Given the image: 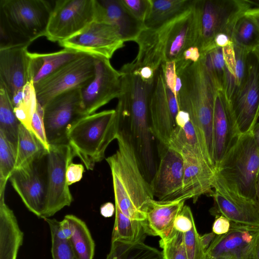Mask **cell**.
<instances>
[{
    "instance_id": "30",
    "label": "cell",
    "mask_w": 259,
    "mask_h": 259,
    "mask_svg": "<svg viewBox=\"0 0 259 259\" xmlns=\"http://www.w3.org/2000/svg\"><path fill=\"white\" fill-rule=\"evenodd\" d=\"M194 0H150L144 22L146 28L159 27L191 7Z\"/></svg>"
},
{
    "instance_id": "33",
    "label": "cell",
    "mask_w": 259,
    "mask_h": 259,
    "mask_svg": "<svg viewBox=\"0 0 259 259\" xmlns=\"http://www.w3.org/2000/svg\"><path fill=\"white\" fill-rule=\"evenodd\" d=\"M67 219L72 228L69 239L78 259H93L95 244L85 223L75 215L67 214Z\"/></svg>"
},
{
    "instance_id": "1",
    "label": "cell",
    "mask_w": 259,
    "mask_h": 259,
    "mask_svg": "<svg viewBox=\"0 0 259 259\" xmlns=\"http://www.w3.org/2000/svg\"><path fill=\"white\" fill-rule=\"evenodd\" d=\"M116 140L117 149L105 159L111 170L115 204L128 218L144 221L148 204L154 199L150 183L143 173L128 131L121 127Z\"/></svg>"
},
{
    "instance_id": "13",
    "label": "cell",
    "mask_w": 259,
    "mask_h": 259,
    "mask_svg": "<svg viewBox=\"0 0 259 259\" xmlns=\"http://www.w3.org/2000/svg\"><path fill=\"white\" fill-rule=\"evenodd\" d=\"M124 43L116 27L97 20L76 35L58 42L64 48L108 60Z\"/></svg>"
},
{
    "instance_id": "51",
    "label": "cell",
    "mask_w": 259,
    "mask_h": 259,
    "mask_svg": "<svg viewBox=\"0 0 259 259\" xmlns=\"http://www.w3.org/2000/svg\"><path fill=\"white\" fill-rule=\"evenodd\" d=\"M216 235L213 232H211L200 236L201 244L205 253Z\"/></svg>"
},
{
    "instance_id": "50",
    "label": "cell",
    "mask_w": 259,
    "mask_h": 259,
    "mask_svg": "<svg viewBox=\"0 0 259 259\" xmlns=\"http://www.w3.org/2000/svg\"><path fill=\"white\" fill-rule=\"evenodd\" d=\"M128 64L130 65V63ZM130 66L134 71L138 74L143 79L146 81L153 80L155 72L151 68L144 66L137 69H134L131 65Z\"/></svg>"
},
{
    "instance_id": "16",
    "label": "cell",
    "mask_w": 259,
    "mask_h": 259,
    "mask_svg": "<svg viewBox=\"0 0 259 259\" xmlns=\"http://www.w3.org/2000/svg\"><path fill=\"white\" fill-rule=\"evenodd\" d=\"M45 156L16 168L9 179L11 185L27 208L42 219L45 209L47 188L46 171L43 172L41 161Z\"/></svg>"
},
{
    "instance_id": "12",
    "label": "cell",
    "mask_w": 259,
    "mask_h": 259,
    "mask_svg": "<svg viewBox=\"0 0 259 259\" xmlns=\"http://www.w3.org/2000/svg\"><path fill=\"white\" fill-rule=\"evenodd\" d=\"M81 89L75 88L64 92L42 107L47 138L50 145L68 144L67 130L74 121L83 116Z\"/></svg>"
},
{
    "instance_id": "2",
    "label": "cell",
    "mask_w": 259,
    "mask_h": 259,
    "mask_svg": "<svg viewBox=\"0 0 259 259\" xmlns=\"http://www.w3.org/2000/svg\"><path fill=\"white\" fill-rule=\"evenodd\" d=\"M119 72L121 93L117 98V105L123 117L127 120L128 131L143 173L147 180H151L156 170L149 113L153 80L143 79L128 63L123 65Z\"/></svg>"
},
{
    "instance_id": "14",
    "label": "cell",
    "mask_w": 259,
    "mask_h": 259,
    "mask_svg": "<svg viewBox=\"0 0 259 259\" xmlns=\"http://www.w3.org/2000/svg\"><path fill=\"white\" fill-rule=\"evenodd\" d=\"M95 73L93 79L81 89L83 116L96 113L100 108L121 93V74L109 60L95 57Z\"/></svg>"
},
{
    "instance_id": "32",
    "label": "cell",
    "mask_w": 259,
    "mask_h": 259,
    "mask_svg": "<svg viewBox=\"0 0 259 259\" xmlns=\"http://www.w3.org/2000/svg\"><path fill=\"white\" fill-rule=\"evenodd\" d=\"M115 206V218L111 241H119L127 243L143 242L147 234L143 221L132 220L125 215Z\"/></svg>"
},
{
    "instance_id": "35",
    "label": "cell",
    "mask_w": 259,
    "mask_h": 259,
    "mask_svg": "<svg viewBox=\"0 0 259 259\" xmlns=\"http://www.w3.org/2000/svg\"><path fill=\"white\" fill-rule=\"evenodd\" d=\"M232 41L249 53L252 52L259 45V28L246 13L236 22L232 31Z\"/></svg>"
},
{
    "instance_id": "21",
    "label": "cell",
    "mask_w": 259,
    "mask_h": 259,
    "mask_svg": "<svg viewBox=\"0 0 259 259\" xmlns=\"http://www.w3.org/2000/svg\"><path fill=\"white\" fill-rule=\"evenodd\" d=\"M28 46L0 50V85L11 100L31 81Z\"/></svg>"
},
{
    "instance_id": "36",
    "label": "cell",
    "mask_w": 259,
    "mask_h": 259,
    "mask_svg": "<svg viewBox=\"0 0 259 259\" xmlns=\"http://www.w3.org/2000/svg\"><path fill=\"white\" fill-rule=\"evenodd\" d=\"M20 123L7 92L0 85V131L16 146Z\"/></svg>"
},
{
    "instance_id": "6",
    "label": "cell",
    "mask_w": 259,
    "mask_h": 259,
    "mask_svg": "<svg viewBox=\"0 0 259 259\" xmlns=\"http://www.w3.org/2000/svg\"><path fill=\"white\" fill-rule=\"evenodd\" d=\"M258 171L259 149L250 131L240 135L214 173L230 190L254 201Z\"/></svg>"
},
{
    "instance_id": "8",
    "label": "cell",
    "mask_w": 259,
    "mask_h": 259,
    "mask_svg": "<svg viewBox=\"0 0 259 259\" xmlns=\"http://www.w3.org/2000/svg\"><path fill=\"white\" fill-rule=\"evenodd\" d=\"M193 4L183 13L154 28L151 33L152 45L164 63L182 60L185 51L196 47L197 19Z\"/></svg>"
},
{
    "instance_id": "3",
    "label": "cell",
    "mask_w": 259,
    "mask_h": 259,
    "mask_svg": "<svg viewBox=\"0 0 259 259\" xmlns=\"http://www.w3.org/2000/svg\"><path fill=\"white\" fill-rule=\"evenodd\" d=\"M176 74L181 81V87L177 95L179 110L188 113L213 164L212 126L218 91L206 72L201 57L197 62L189 64Z\"/></svg>"
},
{
    "instance_id": "53",
    "label": "cell",
    "mask_w": 259,
    "mask_h": 259,
    "mask_svg": "<svg viewBox=\"0 0 259 259\" xmlns=\"http://www.w3.org/2000/svg\"><path fill=\"white\" fill-rule=\"evenodd\" d=\"M245 13L254 20L259 28V7L250 8Z\"/></svg>"
},
{
    "instance_id": "20",
    "label": "cell",
    "mask_w": 259,
    "mask_h": 259,
    "mask_svg": "<svg viewBox=\"0 0 259 259\" xmlns=\"http://www.w3.org/2000/svg\"><path fill=\"white\" fill-rule=\"evenodd\" d=\"M166 85L162 66L155 72L149 101L150 131L160 144L168 146L176 126L167 98Z\"/></svg>"
},
{
    "instance_id": "47",
    "label": "cell",
    "mask_w": 259,
    "mask_h": 259,
    "mask_svg": "<svg viewBox=\"0 0 259 259\" xmlns=\"http://www.w3.org/2000/svg\"><path fill=\"white\" fill-rule=\"evenodd\" d=\"M84 171V167L82 164L70 163L66 170V181L68 185L69 186L80 181Z\"/></svg>"
},
{
    "instance_id": "34",
    "label": "cell",
    "mask_w": 259,
    "mask_h": 259,
    "mask_svg": "<svg viewBox=\"0 0 259 259\" xmlns=\"http://www.w3.org/2000/svg\"><path fill=\"white\" fill-rule=\"evenodd\" d=\"M106 259H163V256L162 251L143 242L127 243L113 241Z\"/></svg>"
},
{
    "instance_id": "5",
    "label": "cell",
    "mask_w": 259,
    "mask_h": 259,
    "mask_svg": "<svg viewBox=\"0 0 259 259\" xmlns=\"http://www.w3.org/2000/svg\"><path fill=\"white\" fill-rule=\"evenodd\" d=\"M53 6L45 0H1L0 50L45 36Z\"/></svg>"
},
{
    "instance_id": "43",
    "label": "cell",
    "mask_w": 259,
    "mask_h": 259,
    "mask_svg": "<svg viewBox=\"0 0 259 259\" xmlns=\"http://www.w3.org/2000/svg\"><path fill=\"white\" fill-rule=\"evenodd\" d=\"M31 131L46 149L48 151L50 145L47 140L44 121L43 108L38 103L32 119Z\"/></svg>"
},
{
    "instance_id": "25",
    "label": "cell",
    "mask_w": 259,
    "mask_h": 259,
    "mask_svg": "<svg viewBox=\"0 0 259 259\" xmlns=\"http://www.w3.org/2000/svg\"><path fill=\"white\" fill-rule=\"evenodd\" d=\"M185 201L151 200L147 207L146 220L143 221L147 235L159 236L161 239L169 235L174 230L175 218Z\"/></svg>"
},
{
    "instance_id": "37",
    "label": "cell",
    "mask_w": 259,
    "mask_h": 259,
    "mask_svg": "<svg viewBox=\"0 0 259 259\" xmlns=\"http://www.w3.org/2000/svg\"><path fill=\"white\" fill-rule=\"evenodd\" d=\"M206 72L218 91L224 92L225 63L222 48L216 47L201 55Z\"/></svg>"
},
{
    "instance_id": "56",
    "label": "cell",
    "mask_w": 259,
    "mask_h": 259,
    "mask_svg": "<svg viewBox=\"0 0 259 259\" xmlns=\"http://www.w3.org/2000/svg\"><path fill=\"white\" fill-rule=\"evenodd\" d=\"M253 259H259V234L257 238L253 252Z\"/></svg>"
},
{
    "instance_id": "19",
    "label": "cell",
    "mask_w": 259,
    "mask_h": 259,
    "mask_svg": "<svg viewBox=\"0 0 259 259\" xmlns=\"http://www.w3.org/2000/svg\"><path fill=\"white\" fill-rule=\"evenodd\" d=\"M214 191L210 195L215 207L212 214L222 215L231 222L259 227V210L254 201L243 198L230 190L214 173Z\"/></svg>"
},
{
    "instance_id": "27",
    "label": "cell",
    "mask_w": 259,
    "mask_h": 259,
    "mask_svg": "<svg viewBox=\"0 0 259 259\" xmlns=\"http://www.w3.org/2000/svg\"><path fill=\"white\" fill-rule=\"evenodd\" d=\"M85 54L69 49L49 53L29 52V74L33 85Z\"/></svg>"
},
{
    "instance_id": "58",
    "label": "cell",
    "mask_w": 259,
    "mask_h": 259,
    "mask_svg": "<svg viewBox=\"0 0 259 259\" xmlns=\"http://www.w3.org/2000/svg\"><path fill=\"white\" fill-rule=\"evenodd\" d=\"M250 2L252 5H256L259 7V0L250 1Z\"/></svg>"
},
{
    "instance_id": "9",
    "label": "cell",
    "mask_w": 259,
    "mask_h": 259,
    "mask_svg": "<svg viewBox=\"0 0 259 259\" xmlns=\"http://www.w3.org/2000/svg\"><path fill=\"white\" fill-rule=\"evenodd\" d=\"M75 157L68 144L51 145L46 155V198L44 219L49 218L73 201L66 170Z\"/></svg>"
},
{
    "instance_id": "10",
    "label": "cell",
    "mask_w": 259,
    "mask_h": 259,
    "mask_svg": "<svg viewBox=\"0 0 259 259\" xmlns=\"http://www.w3.org/2000/svg\"><path fill=\"white\" fill-rule=\"evenodd\" d=\"M95 59L84 54L34 84L37 103L43 107L64 92L85 87L95 75Z\"/></svg>"
},
{
    "instance_id": "17",
    "label": "cell",
    "mask_w": 259,
    "mask_h": 259,
    "mask_svg": "<svg viewBox=\"0 0 259 259\" xmlns=\"http://www.w3.org/2000/svg\"><path fill=\"white\" fill-rule=\"evenodd\" d=\"M159 162L150 182L154 197L159 201H177L182 190L184 160L182 154L161 144Z\"/></svg>"
},
{
    "instance_id": "7",
    "label": "cell",
    "mask_w": 259,
    "mask_h": 259,
    "mask_svg": "<svg viewBox=\"0 0 259 259\" xmlns=\"http://www.w3.org/2000/svg\"><path fill=\"white\" fill-rule=\"evenodd\" d=\"M251 5L249 0H194L197 32L196 47L201 55L215 48L214 40L219 34L228 35L232 40L236 22Z\"/></svg>"
},
{
    "instance_id": "54",
    "label": "cell",
    "mask_w": 259,
    "mask_h": 259,
    "mask_svg": "<svg viewBox=\"0 0 259 259\" xmlns=\"http://www.w3.org/2000/svg\"><path fill=\"white\" fill-rule=\"evenodd\" d=\"M254 140L259 149V123H256L251 130Z\"/></svg>"
},
{
    "instance_id": "55",
    "label": "cell",
    "mask_w": 259,
    "mask_h": 259,
    "mask_svg": "<svg viewBox=\"0 0 259 259\" xmlns=\"http://www.w3.org/2000/svg\"><path fill=\"white\" fill-rule=\"evenodd\" d=\"M254 202L259 210V171L258 172L255 188V198Z\"/></svg>"
},
{
    "instance_id": "39",
    "label": "cell",
    "mask_w": 259,
    "mask_h": 259,
    "mask_svg": "<svg viewBox=\"0 0 259 259\" xmlns=\"http://www.w3.org/2000/svg\"><path fill=\"white\" fill-rule=\"evenodd\" d=\"M33 83L30 82L24 89L23 95L14 106L15 115L20 123L31 131V123L37 106Z\"/></svg>"
},
{
    "instance_id": "31",
    "label": "cell",
    "mask_w": 259,
    "mask_h": 259,
    "mask_svg": "<svg viewBox=\"0 0 259 259\" xmlns=\"http://www.w3.org/2000/svg\"><path fill=\"white\" fill-rule=\"evenodd\" d=\"M16 149L15 169L43 158L48 152L35 135L21 123L19 125Z\"/></svg>"
},
{
    "instance_id": "59",
    "label": "cell",
    "mask_w": 259,
    "mask_h": 259,
    "mask_svg": "<svg viewBox=\"0 0 259 259\" xmlns=\"http://www.w3.org/2000/svg\"><path fill=\"white\" fill-rule=\"evenodd\" d=\"M205 259H210V258H208V257H207L206 256V258H205Z\"/></svg>"
},
{
    "instance_id": "44",
    "label": "cell",
    "mask_w": 259,
    "mask_h": 259,
    "mask_svg": "<svg viewBox=\"0 0 259 259\" xmlns=\"http://www.w3.org/2000/svg\"><path fill=\"white\" fill-rule=\"evenodd\" d=\"M194 225L190 207L184 205L175 218L174 223V229L178 232L185 233L190 231Z\"/></svg>"
},
{
    "instance_id": "28",
    "label": "cell",
    "mask_w": 259,
    "mask_h": 259,
    "mask_svg": "<svg viewBox=\"0 0 259 259\" xmlns=\"http://www.w3.org/2000/svg\"><path fill=\"white\" fill-rule=\"evenodd\" d=\"M24 234L13 211L0 196V259H16Z\"/></svg>"
},
{
    "instance_id": "22",
    "label": "cell",
    "mask_w": 259,
    "mask_h": 259,
    "mask_svg": "<svg viewBox=\"0 0 259 259\" xmlns=\"http://www.w3.org/2000/svg\"><path fill=\"white\" fill-rule=\"evenodd\" d=\"M180 152L184 160L182 190L178 200L192 199L195 202L200 196L210 195L213 191L214 168L192 152L182 149Z\"/></svg>"
},
{
    "instance_id": "23",
    "label": "cell",
    "mask_w": 259,
    "mask_h": 259,
    "mask_svg": "<svg viewBox=\"0 0 259 259\" xmlns=\"http://www.w3.org/2000/svg\"><path fill=\"white\" fill-rule=\"evenodd\" d=\"M212 133L215 169L240 135L223 91H218L215 97Z\"/></svg>"
},
{
    "instance_id": "42",
    "label": "cell",
    "mask_w": 259,
    "mask_h": 259,
    "mask_svg": "<svg viewBox=\"0 0 259 259\" xmlns=\"http://www.w3.org/2000/svg\"><path fill=\"white\" fill-rule=\"evenodd\" d=\"M51 253L53 259H78L69 240L51 234Z\"/></svg>"
},
{
    "instance_id": "57",
    "label": "cell",
    "mask_w": 259,
    "mask_h": 259,
    "mask_svg": "<svg viewBox=\"0 0 259 259\" xmlns=\"http://www.w3.org/2000/svg\"><path fill=\"white\" fill-rule=\"evenodd\" d=\"M259 63V45L252 52Z\"/></svg>"
},
{
    "instance_id": "45",
    "label": "cell",
    "mask_w": 259,
    "mask_h": 259,
    "mask_svg": "<svg viewBox=\"0 0 259 259\" xmlns=\"http://www.w3.org/2000/svg\"><path fill=\"white\" fill-rule=\"evenodd\" d=\"M121 2L136 19L144 22L150 7V0H121Z\"/></svg>"
},
{
    "instance_id": "48",
    "label": "cell",
    "mask_w": 259,
    "mask_h": 259,
    "mask_svg": "<svg viewBox=\"0 0 259 259\" xmlns=\"http://www.w3.org/2000/svg\"><path fill=\"white\" fill-rule=\"evenodd\" d=\"M212 227V232L220 235L227 233L231 227V221L222 215H217Z\"/></svg>"
},
{
    "instance_id": "4",
    "label": "cell",
    "mask_w": 259,
    "mask_h": 259,
    "mask_svg": "<svg viewBox=\"0 0 259 259\" xmlns=\"http://www.w3.org/2000/svg\"><path fill=\"white\" fill-rule=\"evenodd\" d=\"M122 121L120 108L117 105L115 109L82 116L69 126L68 144L88 170H93L96 163L105 158V151L116 139Z\"/></svg>"
},
{
    "instance_id": "11",
    "label": "cell",
    "mask_w": 259,
    "mask_h": 259,
    "mask_svg": "<svg viewBox=\"0 0 259 259\" xmlns=\"http://www.w3.org/2000/svg\"><path fill=\"white\" fill-rule=\"evenodd\" d=\"M95 0L54 2L45 36L60 42L80 32L96 20Z\"/></svg>"
},
{
    "instance_id": "24",
    "label": "cell",
    "mask_w": 259,
    "mask_h": 259,
    "mask_svg": "<svg viewBox=\"0 0 259 259\" xmlns=\"http://www.w3.org/2000/svg\"><path fill=\"white\" fill-rule=\"evenodd\" d=\"M96 20L113 25L124 42L135 41L145 29L144 22L136 19L126 9L121 0H95Z\"/></svg>"
},
{
    "instance_id": "26",
    "label": "cell",
    "mask_w": 259,
    "mask_h": 259,
    "mask_svg": "<svg viewBox=\"0 0 259 259\" xmlns=\"http://www.w3.org/2000/svg\"><path fill=\"white\" fill-rule=\"evenodd\" d=\"M223 50L225 63L224 92L230 101L237 95L245 81L250 53L236 46L232 41Z\"/></svg>"
},
{
    "instance_id": "41",
    "label": "cell",
    "mask_w": 259,
    "mask_h": 259,
    "mask_svg": "<svg viewBox=\"0 0 259 259\" xmlns=\"http://www.w3.org/2000/svg\"><path fill=\"white\" fill-rule=\"evenodd\" d=\"M188 259H205L206 253L201 244L200 236L195 224L191 230L183 233Z\"/></svg>"
},
{
    "instance_id": "18",
    "label": "cell",
    "mask_w": 259,
    "mask_h": 259,
    "mask_svg": "<svg viewBox=\"0 0 259 259\" xmlns=\"http://www.w3.org/2000/svg\"><path fill=\"white\" fill-rule=\"evenodd\" d=\"M259 227L231 222L229 231L216 235L206 252L210 259H253Z\"/></svg>"
},
{
    "instance_id": "52",
    "label": "cell",
    "mask_w": 259,
    "mask_h": 259,
    "mask_svg": "<svg viewBox=\"0 0 259 259\" xmlns=\"http://www.w3.org/2000/svg\"><path fill=\"white\" fill-rule=\"evenodd\" d=\"M115 211V206L110 202L103 204L100 207V213L105 218L112 217Z\"/></svg>"
},
{
    "instance_id": "40",
    "label": "cell",
    "mask_w": 259,
    "mask_h": 259,
    "mask_svg": "<svg viewBox=\"0 0 259 259\" xmlns=\"http://www.w3.org/2000/svg\"><path fill=\"white\" fill-rule=\"evenodd\" d=\"M163 259H188L184 243V234L175 229L167 237L161 239Z\"/></svg>"
},
{
    "instance_id": "49",
    "label": "cell",
    "mask_w": 259,
    "mask_h": 259,
    "mask_svg": "<svg viewBox=\"0 0 259 259\" xmlns=\"http://www.w3.org/2000/svg\"><path fill=\"white\" fill-rule=\"evenodd\" d=\"M200 57L199 49L196 47H192L185 51L182 59L185 61L194 63L197 62Z\"/></svg>"
},
{
    "instance_id": "29",
    "label": "cell",
    "mask_w": 259,
    "mask_h": 259,
    "mask_svg": "<svg viewBox=\"0 0 259 259\" xmlns=\"http://www.w3.org/2000/svg\"><path fill=\"white\" fill-rule=\"evenodd\" d=\"M168 146L178 152L182 149L188 150L204 159L214 168L188 113L184 111L179 110L176 117V126Z\"/></svg>"
},
{
    "instance_id": "46",
    "label": "cell",
    "mask_w": 259,
    "mask_h": 259,
    "mask_svg": "<svg viewBox=\"0 0 259 259\" xmlns=\"http://www.w3.org/2000/svg\"><path fill=\"white\" fill-rule=\"evenodd\" d=\"M161 65L163 69L166 85L176 96L175 86L177 75L176 71L175 62H166Z\"/></svg>"
},
{
    "instance_id": "15",
    "label": "cell",
    "mask_w": 259,
    "mask_h": 259,
    "mask_svg": "<svg viewBox=\"0 0 259 259\" xmlns=\"http://www.w3.org/2000/svg\"><path fill=\"white\" fill-rule=\"evenodd\" d=\"M247 66L243 85L228 101L240 135L251 131L259 117V63L252 52L248 55Z\"/></svg>"
},
{
    "instance_id": "38",
    "label": "cell",
    "mask_w": 259,
    "mask_h": 259,
    "mask_svg": "<svg viewBox=\"0 0 259 259\" xmlns=\"http://www.w3.org/2000/svg\"><path fill=\"white\" fill-rule=\"evenodd\" d=\"M16 146L0 131V196L5 195L6 186L16 168Z\"/></svg>"
}]
</instances>
